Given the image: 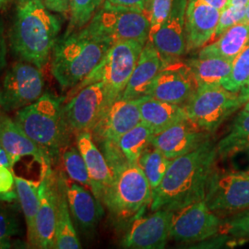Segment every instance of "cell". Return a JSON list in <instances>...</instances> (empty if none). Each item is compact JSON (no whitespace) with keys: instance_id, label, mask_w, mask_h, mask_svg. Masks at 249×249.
<instances>
[{"instance_id":"d6a6232c","label":"cell","mask_w":249,"mask_h":249,"mask_svg":"<svg viewBox=\"0 0 249 249\" xmlns=\"http://www.w3.org/2000/svg\"><path fill=\"white\" fill-rule=\"evenodd\" d=\"M105 0H71L70 24L67 33L79 31L86 26Z\"/></svg>"},{"instance_id":"ab89813d","label":"cell","mask_w":249,"mask_h":249,"mask_svg":"<svg viewBox=\"0 0 249 249\" xmlns=\"http://www.w3.org/2000/svg\"><path fill=\"white\" fill-rule=\"evenodd\" d=\"M105 1L114 6L137 9L144 12V9L146 8V5L149 0H105Z\"/></svg>"},{"instance_id":"7bdbcfd3","label":"cell","mask_w":249,"mask_h":249,"mask_svg":"<svg viewBox=\"0 0 249 249\" xmlns=\"http://www.w3.org/2000/svg\"><path fill=\"white\" fill-rule=\"evenodd\" d=\"M0 164L5 165L10 169H12L13 166H14L12 161L10 160V158H9V155H8V153L1 147V145H0Z\"/></svg>"},{"instance_id":"d4e9b609","label":"cell","mask_w":249,"mask_h":249,"mask_svg":"<svg viewBox=\"0 0 249 249\" xmlns=\"http://www.w3.org/2000/svg\"><path fill=\"white\" fill-rule=\"evenodd\" d=\"M249 44V24L240 22L227 30L217 40L203 46L197 56H218L233 62Z\"/></svg>"},{"instance_id":"277c9868","label":"cell","mask_w":249,"mask_h":249,"mask_svg":"<svg viewBox=\"0 0 249 249\" xmlns=\"http://www.w3.org/2000/svg\"><path fill=\"white\" fill-rule=\"evenodd\" d=\"M13 120L54 163L71 145L73 133L64 114V100L45 92L34 104L16 112Z\"/></svg>"},{"instance_id":"44dd1931","label":"cell","mask_w":249,"mask_h":249,"mask_svg":"<svg viewBox=\"0 0 249 249\" xmlns=\"http://www.w3.org/2000/svg\"><path fill=\"white\" fill-rule=\"evenodd\" d=\"M0 145L8 153L13 165L22 157H33L43 168L53 166L45 151L4 112L0 116Z\"/></svg>"},{"instance_id":"681fc988","label":"cell","mask_w":249,"mask_h":249,"mask_svg":"<svg viewBox=\"0 0 249 249\" xmlns=\"http://www.w3.org/2000/svg\"><path fill=\"white\" fill-rule=\"evenodd\" d=\"M243 110H245V111H247V112H249V99L247 101V102H246V103H245Z\"/></svg>"},{"instance_id":"60d3db41","label":"cell","mask_w":249,"mask_h":249,"mask_svg":"<svg viewBox=\"0 0 249 249\" xmlns=\"http://www.w3.org/2000/svg\"><path fill=\"white\" fill-rule=\"evenodd\" d=\"M45 6L53 13H70L71 0H43Z\"/></svg>"},{"instance_id":"816d5d0a","label":"cell","mask_w":249,"mask_h":249,"mask_svg":"<svg viewBox=\"0 0 249 249\" xmlns=\"http://www.w3.org/2000/svg\"><path fill=\"white\" fill-rule=\"evenodd\" d=\"M2 113H3V111L0 109V116H1V115H2Z\"/></svg>"},{"instance_id":"1f68e13d","label":"cell","mask_w":249,"mask_h":249,"mask_svg":"<svg viewBox=\"0 0 249 249\" xmlns=\"http://www.w3.org/2000/svg\"><path fill=\"white\" fill-rule=\"evenodd\" d=\"M62 162L65 172L70 179L90 189L88 169L78 147L69 145L62 151Z\"/></svg>"},{"instance_id":"e0dca14e","label":"cell","mask_w":249,"mask_h":249,"mask_svg":"<svg viewBox=\"0 0 249 249\" xmlns=\"http://www.w3.org/2000/svg\"><path fill=\"white\" fill-rule=\"evenodd\" d=\"M211 139V133L201 129L189 118L173 124L160 133L155 134L151 146L170 160L195 151Z\"/></svg>"},{"instance_id":"603a6c76","label":"cell","mask_w":249,"mask_h":249,"mask_svg":"<svg viewBox=\"0 0 249 249\" xmlns=\"http://www.w3.org/2000/svg\"><path fill=\"white\" fill-rule=\"evenodd\" d=\"M166 63L151 42L147 41L120 98L136 100L145 96Z\"/></svg>"},{"instance_id":"3957f363","label":"cell","mask_w":249,"mask_h":249,"mask_svg":"<svg viewBox=\"0 0 249 249\" xmlns=\"http://www.w3.org/2000/svg\"><path fill=\"white\" fill-rule=\"evenodd\" d=\"M111 44L83 28L58 37L51 54V71L63 90L71 89L89 76L106 56Z\"/></svg>"},{"instance_id":"30bf717a","label":"cell","mask_w":249,"mask_h":249,"mask_svg":"<svg viewBox=\"0 0 249 249\" xmlns=\"http://www.w3.org/2000/svg\"><path fill=\"white\" fill-rule=\"evenodd\" d=\"M64 114L73 135L91 131L116 99L102 81L90 83L66 99Z\"/></svg>"},{"instance_id":"e575fe53","label":"cell","mask_w":249,"mask_h":249,"mask_svg":"<svg viewBox=\"0 0 249 249\" xmlns=\"http://www.w3.org/2000/svg\"><path fill=\"white\" fill-rule=\"evenodd\" d=\"M219 233L231 240H249V208L222 220Z\"/></svg>"},{"instance_id":"83f0119b","label":"cell","mask_w":249,"mask_h":249,"mask_svg":"<svg viewBox=\"0 0 249 249\" xmlns=\"http://www.w3.org/2000/svg\"><path fill=\"white\" fill-rule=\"evenodd\" d=\"M196 79L197 88L222 85L231 71L232 61L218 56L195 57L187 61Z\"/></svg>"},{"instance_id":"7a4b0ae2","label":"cell","mask_w":249,"mask_h":249,"mask_svg":"<svg viewBox=\"0 0 249 249\" xmlns=\"http://www.w3.org/2000/svg\"><path fill=\"white\" fill-rule=\"evenodd\" d=\"M62 28L60 18L43 0H18L9 31V46L19 60L43 69Z\"/></svg>"},{"instance_id":"4dcf8cb0","label":"cell","mask_w":249,"mask_h":249,"mask_svg":"<svg viewBox=\"0 0 249 249\" xmlns=\"http://www.w3.org/2000/svg\"><path fill=\"white\" fill-rule=\"evenodd\" d=\"M171 160L165 157L159 150L151 146L143 151L138 165L142 168L151 185L152 192L159 187L169 167Z\"/></svg>"},{"instance_id":"cb8c5ba5","label":"cell","mask_w":249,"mask_h":249,"mask_svg":"<svg viewBox=\"0 0 249 249\" xmlns=\"http://www.w3.org/2000/svg\"><path fill=\"white\" fill-rule=\"evenodd\" d=\"M142 122L153 134L160 133L173 124L187 118L185 107L145 95L139 99Z\"/></svg>"},{"instance_id":"74e56055","label":"cell","mask_w":249,"mask_h":249,"mask_svg":"<svg viewBox=\"0 0 249 249\" xmlns=\"http://www.w3.org/2000/svg\"><path fill=\"white\" fill-rule=\"evenodd\" d=\"M246 13V6L245 7H234V6H226L221 11V16L214 32L213 36L209 43H212L217 40L223 34L238 23L242 22ZM208 43V44H209Z\"/></svg>"},{"instance_id":"ac0fdd59","label":"cell","mask_w":249,"mask_h":249,"mask_svg":"<svg viewBox=\"0 0 249 249\" xmlns=\"http://www.w3.org/2000/svg\"><path fill=\"white\" fill-rule=\"evenodd\" d=\"M142 122L139 99L118 98L107 108L90 131L95 143L117 142L118 139Z\"/></svg>"},{"instance_id":"bcb514c9","label":"cell","mask_w":249,"mask_h":249,"mask_svg":"<svg viewBox=\"0 0 249 249\" xmlns=\"http://www.w3.org/2000/svg\"><path fill=\"white\" fill-rule=\"evenodd\" d=\"M249 0H228L226 6H234V7H245L249 3ZM225 6V7H226Z\"/></svg>"},{"instance_id":"5bb4252c","label":"cell","mask_w":249,"mask_h":249,"mask_svg":"<svg viewBox=\"0 0 249 249\" xmlns=\"http://www.w3.org/2000/svg\"><path fill=\"white\" fill-rule=\"evenodd\" d=\"M59 196V171L43 168L40 185V205L36 221V249H54L55 223Z\"/></svg>"},{"instance_id":"7402d4cb","label":"cell","mask_w":249,"mask_h":249,"mask_svg":"<svg viewBox=\"0 0 249 249\" xmlns=\"http://www.w3.org/2000/svg\"><path fill=\"white\" fill-rule=\"evenodd\" d=\"M76 144L85 160L90 191L102 202L105 193L113 181V172L101 149L94 142L91 132L82 131L76 135Z\"/></svg>"},{"instance_id":"9c48e42d","label":"cell","mask_w":249,"mask_h":249,"mask_svg":"<svg viewBox=\"0 0 249 249\" xmlns=\"http://www.w3.org/2000/svg\"><path fill=\"white\" fill-rule=\"evenodd\" d=\"M45 87L41 69L21 60L14 63L0 84V109L4 113L17 112L40 98Z\"/></svg>"},{"instance_id":"7c38bea8","label":"cell","mask_w":249,"mask_h":249,"mask_svg":"<svg viewBox=\"0 0 249 249\" xmlns=\"http://www.w3.org/2000/svg\"><path fill=\"white\" fill-rule=\"evenodd\" d=\"M170 238L180 243H195L219 233L222 219L212 212L204 199L171 210Z\"/></svg>"},{"instance_id":"ba28073f","label":"cell","mask_w":249,"mask_h":249,"mask_svg":"<svg viewBox=\"0 0 249 249\" xmlns=\"http://www.w3.org/2000/svg\"><path fill=\"white\" fill-rule=\"evenodd\" d=\"M241 107L238 93L231 92L223 85L197 88L184 106L187 118L211 134Z\"/></svg>"},{"instance_id":"f546056e","label":"cell","mask_w":249,"mask_h":249,"mask_svg":"<svg viewBox=\"0 0 249 249\" xmlns=\"http://www.w3.org/2000/svg\"><path fill=\"white\" fill-rule=\"evenodd\" d=\"M153 135L151 128L141 122L122 135L116 142L125 159L131 163L138 164L143 151L151 146Z\"/></svg>"},{"instance_id":"484cf974","label":"cell","mask_w":249,"mask_h":249,"mask_svg":"<svg viewBox=\"0 0 249 249\" xmlns=\"http://www.w3.org/2000/svg\"><path fill=\"white\" fill-rule=\"evenodd\" d=\"M66 176L59 171V196L55 223V249H81L68 202Z\"/></svg>"},{"instance_id":"c3c4849f","label":"cell","mask_w":249,"mask_h":249,"mask_svg":"<svg viewBox=\"0 0 249 249\" xmlns=\"http://www.w3.org/2000/svg\"><path fill=\"white\" fill-rule=\"evenodd\" d=\"M12 0H0V9H3L5 6H7L9 2H11Z\"/></svg>"},{"instance_id":"7dc6e473","label":"cell","mask_w":249,"mask_h":249,"mask_svg":"<svg viewBox=\"0 0 249 249\" xmlns=\"http://www.w3.org/2000/svg\"><path fill=\"white\" fill-rule=\"evenodd\" d=\"M242 23H248L249 24V3L246 6V13H245V17L244 19L242 20Z\"/></svg>"},{"instance_id":"52a82bcc","label":"cell","mask_w":249,"mask_h":249,"mask_svg":"<svg viewBox=\"0 0 249 249\" xmlns=\"http://www.w3.org/2000/svg\"><path fill=\"white\" fill-rule=\"evenodd\" d=\"M144 45L142 42L136 40H124L113 44L102 62L89 73L86 79L71 89L69 95L88 84L102 81L114 98H120Z\"/></svg>"},{"instance_id":"8d00e7d4","label":"cell","mask_w":249,"mask_h":249,"mask_svg":"<svg viewBox=\"0 0 249 249\" xmlns=\"http://www.w3.org/2000/svg\"><path fill=\"white\" fill-rule=\"evenodd\" d=\"M174 0H149L144 14L149 19L151 28L149 37L155 34L165 19L169 16L170 11L173 7Z\"/></svg>"},{"instance_id":"f1b7e54d","label":"cell","mask_w":249,"mask_h":249,"mask_svg":"<svg viewBox=\"0 0 249 249\" xmlns=\"http://www.w3.org/2000/svg\"><path fill=\"white\" fill-rule=\"evenodd\" d=\"M249 146V112L242 110L231 124L229 133L217 143L218 157H230Z\"/></svg>"},{"instance_id":"8992f818","label":"cell","mask_w":249,"mask_h":249,"mask_svg":"<svg viewBox=\"0 0 249 249\" xmlns=\"http://www.w3.org/2000/svg\"><path fill=\"white\" fill-rule=\"evenodd\" d=\"M151 24L141 10L118 7L104 2L83 29L111 45L119 41L136 40L147 43Z\"/></svg>"},{"instance_id":"4316f807","label":"cell","mask_w":249,"mask_h":249,"mask_svg":"<svg viewBox=\"0 0 249 249\" xmlns=\"http://www.w3.org/2000/svg\"><path fill=\"white\" fill-rule=\"evenodd\" d=\"M15 183L18 203L20 205L26 223L28 242L31 248L36 249V221L40 205V182H35L33 180L15 176Z\"/></svg>"},{"instance_id":"b9f144b4","label":"cell","mask_w":249,"mask_h":249,"mask_svg":"<svg viewBox=\"0 0 249 249\" xmlns=\"http://www.w3.org/2000/svg\"><path fill=\"white\" fill-rule=\"evenodd\" d=\"M7 65V44L4 35V27L0 20V72Z\"/></svg>"},{"instance_id":"8fae6325","label":"cell","mask_w":249,"mask_h":249,"mask_svg":"<svg viewBox=\"0 0 249 249\" xmlns=\"http://www.w3.org/2000/svg\"><path fill=\"white\" fill-rule=\"evenodd\" d=\"M205 202L216 214L231 215L249 208V171L213 170L206 188Z\"/></svg>"},{"instance_id":"2e32d148","label":"cell","mask_w":249,"mask_h":249,"mask_svg":"<svg viewBox=\"0 0 249 249\" xmlns=\"http://www.w3.org/2000/svg\"><path fill=\"white\" fill-rule=\"evenodd\" d=\"M187 2L188 0H174L169 16L159 30L148 39L167 62L179 59L187 53Z\"/></svg>"},{"instance_id":"d590c367","label":"cell","mask_w":249,"mask_h":249,"mask_svg":"<svg viewBox=\"0 0 249 249\" xmlns=\"http://www.w3.org/2000/svg\"><path fill=\"white\" fill-rule=\"evenodd\" d=\"M22 234L18 215L7 203L0 201V249L10 248L12 237Z\"/></svg>"},{"instance_id":"9a60e30c","label":"cell","mask_w":249,"mask_h":249,"mask_svg":"<svg viewBox=\"0 0 249 249\" xmlns=\"http://www.w3.org/2000/svg\"><path fill=\"white\" fill-rule=\"evenodd\" d=\"M172 211L160 209L134 220L122 240V247L132 249H163L170 238Z\"/></svg>"},{"instance_id":"ee69618b","label":"cell","mask_w":249,"mask_h":249,"mask_svg":"<svg viewBox=\"0 0 249 249\" xmlns=\"http://www.w3.org/2000/svg\"><path fill=\"white\" fill-rule=\"evenodd\" d=\"M238 97L240 100V103L242 104V106L245 105V103L248 101L249 99V79L246 84L242 87V89L239 90L238 92Z\"/></svg>"},{"instance_id":"6da1fadb","label":"cell","mask_w":249,"mask_h":249,"mask_svg":"<svg viewBox=\"0 0 249 249\" xmlns=\"http://www.w3.org/2000/svg\"><path fill=\"white\" fill-rule=\"evenodd\" d=\"M217 157V144L210 139L195 151L171 160L159 187L152 192L151 212L175 210L204 199Z\"/></svg>"},{"instance_id":"ffe728a7","label":"cell","mask_w":249,"mask_h":249,"mask_svg":"<svg viewBox=\"0 0 249 249\" xmlns=\"http://www.w3.org/2000/svg\"><path fill=\"white\" fill-rule=\"evenodd\" d=\"M221 10L200 0H188L186 12L187 52L202 48L213 38Z\"/></svg>"},{"instance_id":"f35d334b","label":"cell","mask_w":249,"mask_h":249,"mask_svg":"<svg viewBox=\"0 0 249 249\" xmlns=\"http://www.w3.org/2000/svg\"><path fill=\"white\" fill-rule=\"evenodd\" d=\"M0 201L8 204L18 202L15 175L12 169L0 164Z\"/></svg>"},{"instance_id":"5b68a950","label":"cell","mask_w":249,"mask_h":249,"mask_svg":"<svg viewBox=\"0 0 249 249\" xmlns=\"http://www.w3.org/2000/svg\"><path fill=\"white\" fill-rule=\"evenodd\" d=\"M113 181L102 199L118 224L132 223L152 200V189L142 168L125 160L111 168Z\"/></svg>"},{"instance_id":"d6986e66","label":"cell","mask_w":249,"mask_h":249,"mask_svg":"<svg viewBox=\"0 0 249 249\" xmlns=\"http://www.w3.org/2000/svg\"><path fill=\"white\" fill-rule=\"evenodd\" d=\"M67 196L72 219L77 227L87 236L92 235L103 218V203L93 195L90 189L71 179H66Z\"/></svg>"},{"instance_id":"836d02e7","label":"cell","mask_w":249,"mask_h":249,"mask_svg":"<svg viewBox=\"0 0 249 249\" xmlns=\"http://www.w3.org/2000/svg\"><path fill=\"white\" fill-rule=\"evenodd\" d=\"M249 79V44L232 62L230 75L222 85L231 92L238 93Z\"/></svg>"},{"instance_id":"4fadbf2b","label":"cell","mask_w":249,"mask_h":249,"mask_svg":"<svg viewBox=\"0 0 249 249\" xmlns=\"http://www.w3.org/2000/svg\"><path fill=\"white\" fill-rule=\"evenodd\" d=\"M196 89V79L189 65L176 59L160 70L146 95L184 107Z\"/></svg>"},{"instance_id":"f907efd6","label":"cell","mask_w":249,"mask_h":249,"mask_svg":"<svg viewBox=\"0 0 249 249\" xmlns=\"http://www.w3.org/2000/svg\"><path fill=\"white\" fill-rule=\"evenodd\" d=\"M244 151H246L247 152V154H248V157H249V146L248 147V148H246L245 150H244Z\"/></svg>"},{"instance_id":"f6af8a7d","label":"cell","mask_w":249,"mask_h":249,"mask_svg":"<svg viewBox=\"0 0 249 249\" xmlns=\"http://www.w3.org/2000/svg\"><path fill=\"white\" fill-rule=\"evenodd\" d=\"M200 1L204 2V3L208 4V5L213 6V8L220 9L221 11L225 8V6H226V4L228 2V0H200Z\"/></svg>"}]
</instances>
